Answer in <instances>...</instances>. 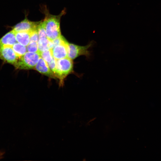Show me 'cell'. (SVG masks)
I'll return each mask as SVG.
<instances>
[{
  "instance_id": "obj_7",
  "label": "cell",
  "mask_w": 161,
  "mask_h": 161,
  "mask_svg": "<svg viewBox=\"0 0 161 161\" xmlns=\"http://www.w3.org/2000/svg\"><path fill=\"white\" fill-rule=\"evenodd\" d=\"M40 21L32 22L29 20L27 18L15 26L13 30L16 32L19 31L30 32L37 29Z\"/></svg>"
},
{
  "instance_id": "obj_14",
  "label": "cell",
  "mask_w": 161,
  "mask_h": 161,
  "mask_svg": "<svg viewBox=\"0 0 161 161\" xmlns=\"http://www.w3.org/2000/svg\"><path fill=\"white\" fill-rule=\"evenodd\" d=\"M37 30L39 39L44 38H47L43 22L40 21L38 26Z\"/></svg>"
},
{
  "instance_id": "obj_9",
  "label": "cell",
  "mask_w": 161,
  "mask_h": 161,
  "mask_svg": "<svg viewBox=\"0 0 161 161\" xmlns=\"http://www.w3.org/2000/svg\"><path fill=\"white\" fill-rule=\"evenodd\" d=\"M17 42L16 32L13 30L6 33L0 39V45L12 47Z\"/></svg>"
},
{
  "instance_id": "obj_5",
  "label": "cell",
  "mask_w": 161,
  "mask_h": 161,
  "mask_svg": "<svg viewBox=\"0 0 161 161\" xmlns=\"http://www.w3.org/2000/svg\"><path fill=\"white\" fill-rule=\"evenodd\" d=\"M0 58L7 63L14 65L18 58L12 47L0 45Z\"/></svg>"
},
{
  "instance_id": "obj_12",
  "label": "cell",
  "mask_w": 161,
  "mask_h": 161,
  "mask_svg": "<svg viewBox=\"0 0 161 161\" xmlns=\"http://www.w3.org/2000/svg\"><path fill=\"white\" fill-rule=\"evenodd\" d=\"M12 48L17 57L19 58L26 52L27 48L25 46L17 42L12 46Z\"/></svg>"
},
{
  "instance_id": "obj_4",
  "label": "cell",
  "mask_w": 161,
  "mask_h": 161,
  "mask_svg": "<svg viewBox=\"0 0 161 161\" xmlns=\"http://www.w3.org/2000/svg\"><path fill=\"white\" fill-rule=\"evenodd\" d=\"M94 42L91 41L85 46H80L72 44H69L68 48V57L71 60L74 59L81 55L89 57L91 54L89 49L92 47Z\"/></svg>"
},
{
  "instance_id": "obj_6",
  "label": "cell",
  "mask_w": 161,
  "mask_h": 161,
  "mask_svg": "<svg viewBox=\"0 0 161 161\" xmlns=\"http://www.w3.org/2000/svg\"><path fill=\"white\" fill-rule=\"evenodd\" d=\"M69 44L64 38L60 44L51 49L52 56L56 60L68 57Z\"/></svg>"
},
{
  "instance_id": "obj_17",
  "label": "cell",
  "mask_w": 161,
  "mask_h": 161,
  "mask_svg": "<svg viewBox=\"0 0 161 161\" xmlns=\"http://www.w3.org/2000/svg\"><path fill=\"white\" fill-rule=\"evenodd\" d=\"M47 64L49 69L54 73L56 69V60L53 57L51 61Z\"/></svg>"
},
{
  "instance_id": "obj_10",
  "label": "cell",
  "mask_w": 161,
  "mask_h": 161,
  "mask_svg": "<svg viewBox=\"0 0 161 161\" xmlns=\"http://www.w3.org/2000/svg\"><path fill=\"white\" fill-rule=\"evenodd\" d=\"M16 37L17 42L25 46H27L30 42V32H16Z\"/></svg>"
},
{
  "instance_id": "obj_8",
  "label": "cell",
  "mask_w": 161,
  "mask_h": 161,
  "mask_svg": "<svg viewBox=\"0 0 161 161\" xmlns=\"http://www.w3.org/2000/svg\"><path fill=\"white\" fill-rule=\"evenodd\" d=\"M35 68L40 73L49 77L54 78L56 77L49 68L47 63L41 57Z\"/></svg>"
},
{
  "instance_id": "obj_11",
  "label": "cell",
  "mask_w": 161,
  "mask_h": 161,
  "mask_svg": "<svg viewBox=\"0 0 161 161\" xmlns=\"http://www.w3.org/2000/svg\"><path fill=\"white\" fill-rule=\"evenodd\" d=\"M38 51L39 53L41 52L50 49L52 47V41L47 38H39L38 42Z\"/></svg>"
},
{
  "instance_id": "obj_15",
  "label": "cell",
  "mask_w": 161,
  "mask_h": 161,
  "mask_svg": "<svg viewBox=\"0 0 161 161\" xmlns=\"http://www.w3.org/2000/svg\"><path fill=\"white\" fill-rule=\"evenodd\" d=\"M27 50L30 52H37L38 51V43L30 42L27 46Z\"/></svg>"
},
{
  "instance_id": "obj_16",
  "label": "cell",
  "mask_w": 161,
  "mask_h": 161,
  "mask_svg": "<svg viewBox=\"0 0 161 161\" xmlns=\"http://www.w3.org/2000/svg\"><path fill=\"white\" fill-rule=\"evenodd\" d=\"M30 42H34L38 43L39 39V38L37 29L30 32Z\"/></svg>"
},
{
  "instance_id": "obj_3",
  "label": "cell",
  "mask_w": 161,
  "mask_h": 161,
  "mask_svg": "<svg viewBox=\"0 0 161 161\" xmlns=\"http://www.w3.org/2000/svg\"><path fill=\"white\" fill-rule=\"evenodd\" d=\"M73 62L68 57L56 60L55 70L54 73L56 77L60 80L62 84L64 78L72 70Z\"/></svg>"
},
{
  "instance_id": "obj_2",
  "label": "cell",
  "mask_w": 161,
  "mask_h": 161,
  "mask_svg": "<svg viewBox=\"0 0 161 161\" xmlns=\"http://www.w3.org/2000/svg\"><path fill=\"white\" fill-rule=\"evenodd\" d=\"M40 57L38 52H27L18 59L14 65L17 69H32L35 68Z\"/></svg>"
},
{
  "instance_id": "obj_13",
  "label": "cell",
  "mask_w": 161,
  "mask_h": 161,
  "mask_svg": "<svg viewBox=\"0 0 161 161\" xmlns=\"http://www.w3.org/2000/svg\"><path fill=\"white\" fill-rule=\"evenodd\" d=\"M40 57L47 63L50 62L53 57L51 49L39 53Z\"/></svg>"
},
{
  "instance_id": "obj_1",
  "label": "cell",
  "mask_w": 161,
  "mask_h": 161,
  "mask_svg": "<svg viewBox=\"0 0 161 161\" xmlns=\"http://www.w3.org/2000/svg\"><path fill=\"white\" fill-rule=\"evenodd\" d=\"M45 11V18L43 21L47 38L51 41L60 37V19L64 13L62 11L58 16H53Z\"/></svg>"
}]
</instances>
